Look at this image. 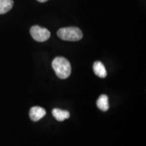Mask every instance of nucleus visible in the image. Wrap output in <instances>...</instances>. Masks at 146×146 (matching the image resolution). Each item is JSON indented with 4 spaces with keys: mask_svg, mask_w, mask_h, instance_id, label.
I'll list each match as a JSON object with an SVG mask.
<instances>
[{
    "mask_svg": "<svg viewBox=\"0 0 146 146\" xmlns=\"http://www.w3.org/2000/svg\"><path fill=\"white\" fill-rule=\"evenodd\" d=\"M52 67L60 78L65 79L70 75L71 66L69 61L64 57H56L52 62Z\"/></svg>",
    "mask_w": 146,
    "mask_h": 146,
    "instance_id": "nucleus-1",
    "label": "nucleus"
},
{
    "mask_svg": "<svg viewBox=\"0 0 146 146\" xmlns=\"http://www.w3.org/2000/svg\"><path fill=\"white\" fill-rule=\"evenodd\" d=\"M58 36L61 39L68 41H79L83 37V33L77 27H66L60 29L57 32Z\"/></svg>",
    "mask_w": 146,
    "mask_h": 146,
    "instance_id": "nucleus-2",
    "label": "nucleus"
},
{
    "mask_svg": "<svg viewBox=\"0 0 146 146\" xmlns=\"http://www.w3.org/2000/svg\"><path fill=\"white\" fill-rule=\"evenodd\" d=\"M31 35L34 40L38 42H44L50 37V32L47 29L35 25L31 28Z\"/></svg>",
    "mask_w": 146,
    "mask_h": 146,
    "instance_id": "nucleus-3",
    "label": "nucleus"
},
{
    "mask_svg": "<svg viewBox=\"0 0 146 146\" xmlns=\"http://www.w3.org/2000/svg\"><path fill=\"white\" fill-rule=\"evenodd\" d=\"M46 114V111L43 108L35 106L31 108L29 112V116L33 121L36 122L42 118L44 117Z\"/></svg>",
    "mask_w": 146,
    "mask_h": 146,
    "instance_id": "nucleus-4",
    "label": "nucleus"
},
{
    "mask_svg": "<svg viewBox=\"0 0 146 146\" xmlns=\"http://www.w3.org/2000/svg\"><path fill=\"white\" fill-rule=\"evenodd\" d=\"M93 68H94L95 74H96L98 76H99V77L105 78L106 76H107V72L105 68L104 65L101 62H95Z\"/></svg>",
    "mask_w": 146,
    "mask_h": 146,
    "instance_id": "nucleus-5",
    "label": "nucleus"
},
{
    "mask_svg": "<svg viewBox=\"0 0 146 146\" xmlns=\"http://www.w3.org/2000/svg\"><path fill=\"white\" fill-rule=\"evenodd\" d=\"M52 114L54 118L58 121H64L65 119H67L70 117V113L66 110L54 108L52 110Z\"/></svg>",
    "mask_w": 146,
    "mask_h": 146,
    "instance_id": "nucleus-6",
    "label": "nucleus"
},
{
    "mask_svg": "<svg viewBox=\"0 0 146 146\" xmlns=\"http://www.w3.org/2000/svg\"><path fill=\"white\" fill-rule=\"evenodd\" d=\"M97 106L98 108L101 110L106 112L109 109V104H108V98L106 95H102L98 98L97 101Z\"/></svg>",
    "mask_w": 146,
    "mask_h": 146,
    "instance_id": "nucleus-7",
    "label": "nucleus"
},
{
    "mask_svg": "<svg viewBox=\"0 0 146 146\" xmlns=\"http://www.w3.org/2000/svg\"><path fill=\"white\" fill-rule=\"evenodd\" d=\"M14 1L12 0H0V14L9 12L12 8Z\"/></svg>",
    "mask_w": 146,
    "mask_h": 146,
    "instance_id": "nucleus-8",
    "label": "nucleus"
},
{
    "mask_svg": "<svg viewBox=\"0 0 146 146\" xmlns=\"http://www.w3.org/2000/svg\"><path fill=\"white\" fill-rule=\"evenodd\" d=\"M38 1H39V2H41V3H43V2H45V1H48V0H37Z\"/></svg>",
    "mask_w": 146,
    "mask_h": 146,
    "instance_id": "nucleus-9",
    "label": "nucleus"
}]
</instances>
